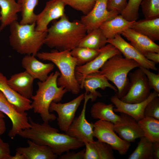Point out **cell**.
Returning a JSON list of instances; mask_svg holds the SVG:
<instances>
[{
	"instance_id": "obj_1",
	"label": "cell",
	"mask_w": 159,
	"mask_h": 159,
	"mask_svg": "<svg viewBox=\"0 0 159 159\" xmlns=\"http://www.w3.org/2000/svg\"><path fill=\"white\" fill-rule=\"evenodd\" d=\"M29 120L31 127L20 132L18 135L39 145L49 147L58 156L70 150L78 149L84 144L67 134L59 132L58 129L50 126L48 122L40 124Z\"/></svg>"
},
{
	"instance_id": "obj_2",
	"label": "cell",
	"mask_w": 159,
	"mask_h": 159,
	"mask_svg": "<svg viewBox=\"0 0 159 159\" xmlns=\"http://www.w3.org/2000/svg\"><path fill=\"white\" fill-rule=\"evenodd\" d=\"M87 34L80 20L69 21L65 14L48 28L44 44L59 51H71Z\"/></svg>"
},
{
	"instance_id": "obj_3",
	"label": "cell",
	"mask_w": 159,
	"mask_h": 159,
	"mask_svg": "<svg viewBox=\"0 0 159 159\" xmlns=\"http://www.w3.org/2000/svg\"><path fill=\"white\" fill-rule=\"evenodd\" d=\"M60 75V72L57 71L49 75L45 81L38 82V89L31 97L32 109L34 112L40 115L44 122L48 123L56 119L55 115L49 111L50 105L53 102L61 101L68 92L67 89L57 85V80Z\"/></svg>"
},
{
	"instance_id": "obj_4",
	"label": "cell",
	"mask_w": 159,
	"mask_h": 159,
	"mask_svg": "<svg viewBox=\"0 0 159 159\" xmlns=\"http://www.w3.org/2000/svg\"><path fill=\"white\" fill-rule=\"evenodd\" d=\"M9 42L18 53L36 56L44 44L47 32L37 30L35 23L21 24L17 21L10 24Z\"/></svg>"
},
{
	"instance_id": "obj_5",
	"label": "cell",
	"mask_w": 159,
	"mask_h": 159,
	"mask_svg": "<svg viewBox=\"0 0 159 159\" xmlns=\"http://www.w3.org/2000/svg\"><path fill=\"white\" fill-rule=\"evenodd\" d=\"M36 56L42 60L50 61L57 67L60 73L57 80L59 86L65 88L74 95L80 92L81 88L75 76L77 62L70 51L54 50L50 52H39Z\"/></svg>"
},
{
	"instance_id": "obj_6",
	"label": "cell",
	"mask_w": 159,
	"mask_h": 159,
	"mask_svg": "<svg viewBox=\"0 0 159 159\" xmlns=\"http://www.w3.org/2000/svg\"><path fill=\"white\" fill-rule=\"evenodd\" d=\"M140 66L135 61L123 57L121 54H115L109 59L100 70L101 74L115 86L116 94L120 99L127 93L129 81L127 77L132 69Z\"/></svg>"
},
{
	"instance_id": "obj_7",
	"label": "cell",
	"mask_w": 159,
	"mask_h": 159,
	"mask_svg": "<svg viewBox=\"0 0 159 159\" xmlns=\"http://www.w3.org/2000/svg\"><path fill=\"white\" fill-rule=\"evenodd\" d=\"M129 85L126 94L120 99L127 103H136L145 100L151 89L147 77L139 67L128 74Z\"/></svg>"
},
{
	"instance_id": "obj_8",
	"label": "cell",
	"mask_w": 159,
	"mask_h": 159,
	"mask_svg": "<svg viewBox=\"0 0 159 159\" xmlns=\"http://www.w3.org/2000/svg\"><path fill=\"white\" fill-rule=\"evenodd\" d=\"M93 136L97 140L109 145L121 155H125L130 146V143L121 139L115 133L113 123L98 120L93 123Z\"/></svg>"
},
{
	"instance_id": "obj_9",
	"label": "cell",
	"mask_w": 159,
	"mask_h": 159,
	"mask_svg": "<svg viewBox=\"0 0 159 159\" xmlns=\"http://www.w3.org/2000/svg\"><path fill=\"white\" fill-rule=\"evenodd\" d=\"M84 102L82 109L79 116L75 117L65 133L69 136L85 143L93 141V123L87 120L85 112L89 100L92 102V97L85 93Z\"/></svg>"
},
{
	"instance_id": "obj_10",
	"label": "cell",
	"mask_w": 159,
	"mask_h": 159,
	"mask_svg": "<svg viewBox=\"0 0 159 159\" xmlns=\"http://www.w3.org/2000/svg\"><path fill=\"white\" fill-rule=\"evenodd\" d=\"M0 112L6 115L10 119L12 127L8 135L14 138L22 130L31 127L28 114L25 112H21L7 100L0 91Z\"/></svg>"
},
{
	"instance_id": "obj_11",
	"label": "cell",
	"mask_w": 159,
	"mask_h": 159,
	"mask_svg": "<svg viewBox=\"0 0 159 159\" xmlns=\"http://www.w3.org/2000/svg\"><path fill=\"white\" fill-rule=\"evenodd\" d=\"M85 94H82L72 100L65 103L52 102L50 112H55L58 115L57 124L60 129L66 132L74 120L76 112L82 101Z\"/></svg>"
},
{
	"instance_id": "obj_12",
	"label": "cell",
	"mask_w": 159,
	"mask_h": 159,
	"mask_svg": "<svg viewBox=\"0 0 159 159\" xmlns=\"http://www.w3.org/2000/svg\"><path fill=\"white\" fill-rule=\"evenodd\" d=\"M75 76L81 89L84 88L85 93L91 95L92 102L98 97L102 96L101 94L96 90L99 88L105 90L109 88L116 93L117 90L116 87L111 85L107 79L99 72L84 74L75 72Z\"/></svg>"
},
{
	"instance_id": "obj_13",
	"label": "cell",
	"mask_w": 159,
	"mask_h": 159,
	"mask_svg": "<svg viewBox=\"0 0 159 159\" xmlns=\"http://www.w3.org/2000/svg\"><path fill=\"white\" fill-rule=\"evenodd\" d=\"M108 0H95V5L91 10L81 18L80 21L88 33L99 28L105 21L120 14L115 11H109L107 8Z\"/></svg>"
},
{
	"instance_id": "obj_14",
	"label": "cell",
	"mask_w": 159,
	"mask_h": 159,
	"mask_svg": "<svg viewBox=\"0 0 159 159\" xmlns=\"http://www.w3.org/2000/svg\"><path fill=\"white\" fill-rule=\"evenodd\" d=\"M107 42L117 48L124 57L135 61L140 66L149 69L157 70L155 63L147 59L130 43L125 41L120 34H116L113 38L107 39Z\"/></svg>"
},
{
	"instance_id": "obj_15",
	"label": "cell",
	"mask_w": 159,
	"mask_h": 159,
	"mask_svg": "<svg viewBox=\"0 0 159 159\" xmlns=\"http://www.w3.org/2000/svg\"><path fill=\"white\" fill-rule=\"evenodd\" d=\"M66 6L62 0H49L47 2L43 9L37 15L36 29L47 32L48 26L51 21L60 19L65 14Z\"/></svg>"
},
{
	"instance_id": "obj_16",
	"label": "cell",
	"mask_w": 159,
	"mask_h": 159,
	"mask_svg": "<svg viewBox=\"0 0 159 159\" xmlns=\"http://www.w3.org/2000/svg\"><path fill=\"white\" fill-rule=\"evenodd\" d=\"M120 116V120L113 123V128L120 138L130 143L144 136L138 122L133 118L122 113Z\"/></svg>"
},
{
	"instance_id": "obj_17",
	"label": "cell",
	"mask_w": 159,
	"mask_h": 159,
	"mask_svg": "<svg viewBox=\"0 0 159 159\" xmlns=\"http://www.w3.org/2000/svg\"><path fill=\"white\" fill-rule=\"evenodd\" d=\"M159 96V93L155 91L151 92L148 97L144 101L136 103H127L121 101L116 94L110 98V101L115 107V112L127 114L133 118L137 122L145 116L144 111L147 104L154 98Z\"/></svg>"
},
{
	"instance_id": "obj_18",
	"label": "cell",
	"mask_w": 159,
	"mask_h": 159,
	"mask_svg": "<svg viewBox=\"0 0 159 159\" xmlns=\"http://www.w3.org/2000/svg\"><path fill=\"white\" fill-rule=\"evenodd\" d=\"M120 54L121 53L117 48L107 43L101 49L100 53L92 61L85 64L77 66L75 71L84 74L98 72L109 59Z\"/></svg>"
},
{
	"instance_id": "obj_19",
	"label": "cell",
	"mask_w": 159,
	"mask_h": 159,
	"mask_svg": "<svg viewBox=\"0 0 159 159\" xmlns=\"http://www.w3.org/2000/svg\"><path fill=\"white\" fill-rule=\"evenodd\" d=\"M35 57L33 55H25L21 60L22 66L35 79L44 81L54 68V65L52 62H42Z\"/></svg>"
},
{
	"instance_id": "obj_20",
	"label": "cell",
	"mask_w": 159,
	"mask_h": 159,
	"mask_svg": "<svg viewBox=\"0 0 159 159\" xmlns=\"http://www.w3.org/2000/svg\"><path fill=\"white\" fill-rule=\"evenodd\" d=\"M35 79L26 70L11 75L7 82L14 91L29 99L33 95Z\"/></svg>"
},
{
	"instance_id": "obj_21",
	"label": "cell",
	"mask_w": 159,
	"mask_h": 159,
	"mask_svg": "<svg viewBox=\"0 0 159 159\" xmlns=\"http://www.w3.org/2000/svg\"><path fill=\"white\" fill-rule=\"evenodd\" d=\"M121 34L139 52L143 54L147 52L159 53V46L150 39L133 30L128 28Z\"/></svg>"
},
{
	"instance_id": "obj_22",
	"label": "cell",
	"mask_w": 159,
	"mask_h": 159,
	"mask_svg": "<svg viewBox=\"0 0 159 159\" xmlns=\"http://www.w3.org/2000/svg\"><path fill=\"white\" fill-rule=\"evenodd\" d=\"M6 77L0 72V91L7 100L21 112L32 109V101L13 90L8 84Z\"/></svg>"
},
{
	"instance_id": "obj_23",
	"label": "cell",
	"mask_w": 159,
	"mask_h": 159,
	"mask_svg": "<svg viewBox=\"0 0 159 159\" xmlns=\"http://www.w3.org/2000/svg\"><path fill=\"white\" fill-rule=\"evenodd\" d=\"M26 147L16 148V151L23 155L25 159H55L58 156L49 147L36 143L28 140Z\"/></svg>"
},
{
	"instance_id": "obj_24",
	"label": "cell",
	"mask_w": 159,
	"mask_h": 159,
	"mask_svg": "<svg viewBox=\"0 0 159 159\" xmlns=\"http://www.w3.org/2000/svg\"><path fill=\"white\" fill-rule=\"evenodd\" d=\"M134 21H128L119 14L105 21L99 28L107 39H111L116 34H120L123 31L131 28Z\"/></svg>"
},
{
	"instance_id": "obj_25",
	"label": "cell",
	"mask_w": 159,
	"mask_h": 159,
	"mask_svg": "<svg viewBox=\"0 0 159 159\" xmlns=\"http://www.w3.org/2000/svg\"><path fill=\"white\" fill-rule=\"evenodd\" d=\"M84 159H114L113 149L108 144L95 141L85 143Z\"/></svg>"
},
{
	"instance_id": "obj_26",
	"label": "cell",
	"mask_w": 159,
	"mask_h": 159,
	"mask_svg": "<svg viewBox=\"0 0 159 159\" xmlns=\"http://www.w3.org/2000/svg\"><path fill=\"white\" fill-rule=\"evenodd\" d=\"M0 32L5 27L17 21V14L21 12V7L15 0H0Z\"/></svg>"
},
{
	"instance_id": "obj_27",
	"label": "cell",
	"mask_w": 159,
	"mask_h": 159,
	"mask_svg": "<svg viewBox=\"0 0 159 159\" xmlns=\"http://www.w3.org/2000/svg\"><path fill=\"white\" fill-rule=\"evenodd\" d=\"M131 28L154 42L159 40V17L136 21Z\"/></svg>"
},
{
	"instance_id": "obj_28",
	"label": "cell",
	"mask_w": 159,
	"mask_h": 159,
	"mask_svg": "<svg viewBox=\"0 0 159 159\" xmlns=\"http://www.w3.org/2000/svg\"><path fill=\"white\" fill-rule=\"evenodd\" d=\"M114 107L112 103L107 104L101 102H97L91 107V115L95 119L115 123L120 120V116L114 111Z\"/></svg>"
},
{
	"instance_id": "obj_29",
	"label": "cell",
	"mask_w": 159,
	"mask_h": 159,
	"mask_svg": "<svg viewBox=\"0 0 159 159\" xmlns=\"http://www.w3.org/2000/svg\"><path fill=\"white\" fill-rule=\"evenodd\" d=\"M107 40V39L98 28L87 33L81 40L78 46L98 50L106 45Z\"/></svg>"
},
{
	"instance_id": "obj_30",
	"label": "cell",
	"mask_w": 159,
	"mask_h": 159,
	"mask_svg": "<svg viewBox=\"0 0 159 159\" xmlns=\"http://www.w3.org/2000/svg\"><path fill=\"white\" fill-rule=\"evenodd\" d=\"M138 122L145 137L153 143L159 141V120L146 116Z\"/></svg>"
},
{
	"instance_id": "obj_31",
	"label": "cell",
	"mask_w": 159,
	"mask_h": 159,
	"mask_svg": "<svg viewBox=\"0 0 159 159\" xmlns=\"http://www.w3.org/2000/svg\"><path fill=\"white\" fill-rule=\"evenodd\" d=\"M39 0H18L21 7V24H31L35 23L37 15L34 12Z\"/></svg>"
},
{
	"instance_id": "obj_32",
	"label": "cell",
	"mask_w": 159,
	"mask_h": 159,
	"mask_svg": "<svg viewBox=\"0 0 159 159\" xmlns=\"http://www.w3.org/2000/svg\"><path fill=\"white\" fill-rule=\"evenodd\" d=\"M136 148L128 159H153V142L144 136L140 138Z\"/></svg>"
},
{
	"instance_id": "obj_33",
	"label": "cell",
	"mask_w": 159,
	"mask_h": 159,
	"mask_svg": "<svg viewBox=\"0 0 159 159\" xmlns=\"http://www.w3.org/2000/svg\"><path fill=\"white\" fill-rule=\"evenodd\" d=\"M101 49L95 50L77 46L71 50L70 52L71 55L76 59L77 66H80L93 59L100 53Z\"/></svg>"
},
{
	"instance_id": "obj_34",
	"label": "cell",
	"mask_w": 159,
	"mask_h": 159,
	"mask_svg": "<svg viewBox=\"0 0 159 159\" xmlns=\"http://www.w3.org/2000/svg\"><path fill=\"white\" fill-rule=\"evenodd\" d=\"M140 6L145 19L159 17V0H143Z\"/></svg>"
},
{
	"instance_id": "obj_35",
	"label": "cell",
	"mask_w": 159,
	"mask_h": 159,
	"mask_svg": "<svg viewBox=\"0 0 159 159\" xmlns=\"http://www.w3.org/2000/svg\"><path fill=\"white\" fill-rule=\"evenodd\" d=\"M142 0H129L126 7L120 14L128 21H136L139 17V8Z\"/></svg>"
},
{
	"instance_id": "obj_36",
	"label": "cell",
	"mask_w": 159,
	"mask_h": 159,
	"mask_svg": "<svg viewBox=\"0 0 159 159\" xmlns=\"http://www.w3.org/2000/svg\"><path fill=\"white\" fill-rule=\"evenodd\" d=\"M66 5H68L76 10L82 12L84 15L88 14L93 8L95 0H62Z\"/></svg>"
},
{
	"instance_id": "obj_37",
	"label": "cell",
	"mask_w": 159,
	"mask_h": 159,
	"mask_svg": "<svg viewBox=\"0 0 159 159\" xmlns=\"http://www.w3.org/2000/svg\"><path fill=\"white\" fill-rule=\"evenodd\" d=\"M159 97L153 99L146 105L145 109V117H151L159 120Z\"/></svg>"
},
{
	"instance_id": "obj_38",
	"label": "cell",
	"mask_w": 159,
	"mask_h": 159,
	"mask_svg": "<svg viewBox=\"0 0 159 159\" xmlns=\"http://www.w3.org/2000/svg\"><path fill=\"white\" fill-rule=\"evenodd\" d=\"M146 75L151 89L159 93V74L150 71L149 69L140 66Z\"/></svg>"
},
{
	"instance_id": "obj_39",
	"label": "cell",
	"mask_w": 159,
	"mask_h": 159,
	"mask_svg": "<svg viewBox=\"0 0 159 159\" xmlns=\"http://www.w3.org/2000/svg\"><path fill=\"white\" fill-rule=\"evenodd\" d=\"M127 0H108L107 8L109 11H115L120 14L126 7Z\"/></svg>"
},
{
	"instance_id": "obj_40",
	"label": "cell",
	"mask_w": 159,
	"mask_h": 159,
	"mask_svg": "<svg viewBox=\"0 0 159 159\" xmlns=\"http://www.w3.org/2000/svg\"><path fill=\"white\" fill-rule=\"evenodd\" d=\"M11 156L9 144L0 138V159H11Z\"/></svg>"
},
{
	"instance_id": "obj_41",
	"label": "cell",
	"mask_w": 159,
	"mask_h": 159,
	"mask_svg": "<svg viewBox=\"0 0 159 159\" xmlns=\"http://www.w3.org/2000/svg\"><path fill=\"white\" fill-rule=\"evenodd\" d=\"M85 149H83L77 152L74 151L66 152V153L59 156V159H84Z\"/></svg>"
},
{
	"instance_id": "obj_42",
	"label": "cell",
	"mask_w": 159,
	"mask_h": 159,
	"mask_svg": "<svg viewBox=\"0 0 159 159\" xmlns=\"http://www.w3.org/2000/svg\"><path fill=\"white\" fill-rule=\"evenodd\" d=\"M143 55L148 59L156 63L159 62V53L147 52Z\"/></svg>"
},
{
	"instance_id": "obj_43",
	"label": "cell",
	"mask_w": 159,
	"mask_h": 159,
	"mask_svg": "<svg viewBox=\"0 0 159 159\" xmlns=\"http://www.w3.org/2000/svg\"><path fill=\"white\" fill-rule=\"evenodd\" d=\"M153 159H159V141L153 143Z\"/></svg>"
},
{
	"instance_id": "obj_44",
	"label": "cell",
	"mask_w": 159,
	"mask_h": 159,
	"mask_svg": "<svg viewBox=\"0 0 159 159\" xmlns=\"http://www.w3.org/2000/svg\"><path fill=\"white\" fill-rule=\"evenodd\" d=\"M5 122L3 118H0V135L3 134L6 130Z\"/></svg>"
},
{
	"instance_id": "obj_45",
	"label": "cell",
	"mask_w": 159,
	"mask_h": 159,
	"mask_svg": "<svg viewBox=\"0 0 159 159\" xmlns=\"http://www.w3.org/2000/svg\"><path fill=\"white\" fill-rule=\"evenodd\" d=\"M11 159H25V158L23 155L16 151L15 155L11 156Z\"/></svg>"
},
{
	"instance_id": "obj_46",
	"label": "cell",
	"mask_w": 159,
	"mask_h": 159,
	"mask_svg": "<svg viewBox=\"0 0 159 159\" xmlns=\"http://www.w3.org/2000/svg\"><path fill=\"white\" fill-rule=\"evenodd\" d=\"M4 117H5V116L4 114L0 112V118H4Z\"/></svg>"
},
{
	"instance_id": "obj_47",
	"label": "cell",
	"mask_w": 159,
	"mask_h": 159,
	"mask_svg": "<svg viewBox=\"0 0 159 159\" xmlns=\"http://www.w3.org/2000/svg\"><path fill=\"white\" fill-rule=\"evenodd\" d=\"M1 17L0 14V21H1Z\"/></svg>"
}]
</instances>
